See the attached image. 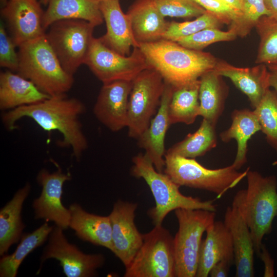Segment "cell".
<instances>
[{"label": "cell", "mask_w": 277, "mask_h": 277, "mask_svg": "<svg viewBox=\"0 0 277 277\" xmlns=\"http://www.w3.org/2000/svg\"><path fill=\"white\" fill-rule=\"evenodd\" d=\"M164 173L180 186L202 189L221 197L245 176L249 168L239 172L232 164L221 168H206L194 159L165 154Z\"/></svg>", "instance_id": "8992f818"}, {"label": "cell", "mask_w": 277, "mask_h": 277, "mask_svg": "<svg viewBox=\"0 0 277 277\" xmlns=\"http://www.w3.org/2000/svg\"><path fill=\"white\" fill-rule=\"evenodd\" d=\"M269 16L277 20V0H264Z\"/></svg>", "instance_id": "7bdbcfd3"}, {"label": "cell", "mask_w": 277, "mask_h": 277, "mask_svg": "<svg viewBox=\"0 0 277 277\" xmlns=\"http://www.w3.org/2000/svg\"><path fill=\"white\" fill-rule=\"evenodd\" d=\"M16 45L10 37L3 22L0 24V66L12 71H17L18 55L15 51Z\"/></svg>", "instance_id": "74e56055"}, {"label": "cell", "mask_w": 277, "mask_h": 277, "mask_svg": "<svg viewBox=\"0 0 277 277\" xmlns=\"http://www.w3.org/2000/svg\"><path fill=\"white\" fill-rule=\"evenodd\" d=\"M231 117L230 127L222 132L220 137L224 143L232 139L236 141L237 151L232 164L239 170L247 162L248 141L255 133L261 131V126L253 109H235L231 113Z\"/></svg>", "instance_id": "484cf974"}, {"label": "cell", "mask_w": 277, "mask_h": 277, "mask_svg": "<svg viewBox=\"0 0 277 277\" xmlns=\"http://www.w3.org/2000/svg\"><path fill=\"white\" fill-rule=\"evenodd\" d=\"M233 9L238 14V17L242 8L243 0H221ZM238 19V18H237Z\"/></svg>", "instance_id": "ee69618b"}, {"label": "cell", "mask_w": 277, "mask_h": 277, "mask_svg": "<svg viewBox=\"0 0 277 277\" xmlns=\"http://www.w3.org/2000/svg\"><path fill=\"white\" fill-rule=\"evenodd\" d=\"M18 47L17 73L50 97L67 95L73 86V75L63 68L46 33Z\"/></svg>", "instance_id": "277c9868"}, {"label": "cell", "mask_w": 277, "mask_h": 277, "mask_svg": "<svg viewBox=\"0 0 277 277\" xmlns=\"http://www.w3.org/2000/svg\"><path fill=\"white\" fill-rule=\"evenodd\" d=\"M48 243L41 258V263L49 259L58 260L67 277H90L104 263L102 254H86L70 243L63 229L54 226L48 237Z\"/></svg>", "instance_id": "7c38bea8"}, {"label": "cell", "mask_w": 277, "mask_h": 277, "mask_svg": "<svg viewBox=\"0 0 277 277\" xmlns=\"http://www.w3.org/2000/svg\"><path fill=\"white\" fill-rule=\"evenodd\" d=\"M253 110L261 131L269 145L277 152V91L269 89Z\"/></svg>", "instance_id": "d6a6232c"}, {"label": "cell", "mask_w": 277, "mask_h": 277, "mask_svg": "<svg viewBox=\"0 0 277 277\" xmlns=\"http://www.w3.org/2000/svg\"><path fill=\"white\" fill-rule=\"evenodd\" d=\"M255 28L260 37L255 63H277V20L269 16H263Z\"/></svg>", "instance_id": "1f68e13d"}, {"label": "cell", "mask_w": 277, "mask_h": 277, "mask_svg": "<svg viewBox=\"0 0 277 277\" xmlns=\"http://www.w3.org/2000/svg\"><path fill=\"white\" fill-rule=\"evenodd\" d=\"M100 0H49L43 15L45 30L53 23L64 19H82L95 26L103 24Z\"/></svg>", "instance_id": "d4e9b609"}, {"label": "cell", "mask_w": 277, "mask_h": 277, "mask_svg": "<svg viewBox=\"0 0 277 277\" xmlns=\"http://www.w3.org/2000/svg\"><path fill=\"white\" fill-rule=\"evenodd\" d=\"M263 16H269L264 0H243L240 15L230 28L235 30L238 36H246Z\"/></svg>", "instance_id": "e575fe53"}, {"label": "cell", "mask_w": 277, "mask_h": 277, "mask_svg": "<svg viewBox=\"0 0 277 277\" xmlns=\"http://www.w3.org/2000/svg\"><path fill=\"white\" fill-rule=\"evenodd\" d=\"M237 36L235 30L232 28H229L228 30L225 31L218 28H208L176 42L187 48L202 51L211 44L232 41Z\"/></svg>", "instance_id": "d590c367"}, {"label": "cell", "mask_w": 277, "mask_h": 277, "mask_svg": "<svg viewBox=\"0 0 277 277\" xmlns=\"http://www.w3.org/2000/svg\"><path fill=\"white\" fill-rule=\"evenodd\" d=\"M223 24L211 12L206 11L193 21L169 22L163 39L176 42L208 28H219Z\"/></svg>", "instance_id": "836d02e7"}, {"label": "cell", "mask_w": 277, "mask_h": 277, "mask_svg": "<svg viewBox=\"0 0 277 277\" xmlns=\"http://www.w3.org/2000/svg\"><path fill=\"white\" fill-rule=\"evenodd\" d=\"M2 6L4 7L7 3L8 0H0Z\"/></svg>", "instance_id": "bcb514c9"}, {"label": "cell", "mask_w": 277, "mask_h": 277, "mask_svg": "<svg viewBox=\"0 0 277 277\" xmlns=\"http://www.w3.org/2000/svg\"><path fill=\"white\" fill-rule=\"evenodd\" d=\"M96 26L82 19L56 21L49 27L46 36L61 65L73 74L84 64Z\"/></svg>", "instance_id": "9c48e42d"}, {"label": "cell", "mask_w": 277, "mask_h": 277, "mask_svg": "<svg viewBox=\"0 0 277 277\" xmlns=\"http://www.w3.org/2000/svg\"><path fill=\"white\" fill-rule=\"evenodd\" d=\"M103 84L117 80L133 81L142 71L150 68L137 47L128 56L122 55L93 37L85 63Z\"/></svg>", "instance_id": "8fae6325"}, {"label": "cell", "mask_w": 277, "mask_h": 277, "mask_svg": "<svg viewBox=\"0 0 277 277\" xmlns=\"http://www.w3.org/2000/svg\"><path fill=\"white\" fill-rule=\"evenodd\" d=\"M224 223L232 239L236 277L254 276L253 242L250 230L237 210L228 207Z\"/></svg>", "instance_id": "ffe728a7"}, {"label": "cell", "mask_w": 277, "mask_h": 277, "mask_svg": "<svg viewBox=\"0 0 277 277\" xmlns=\"http://www.w3.org/2000/svg\"><path fill=\"white\" fill-rule=\"evenodd\" d=\"M258 256H259L264 263V271L263 276H274V260L264 244L262 245L260 253Z\"/></svg>", "instance_id": "ab89813d"}, {"label": "cell", "mask_w": 277, "mask_h": 277, "mask_svg": "<svg viewBox=\"0 0 277 277\" xmlns=\"http://www.w3.org/2000/svg\"><path fill=\"white\" fill-rule=\"evenodd\" d=\"M269 72L270 87L277 91V63L266 65Z\"/></svg>", "instance_id": "b9f144b4"}, {"label": "cell", "mask_w": 277, "mask_h": 277, "mask_svg": "<svg viewBox=\"0 0 277 277\" xmlns=\"http://www.w3.org/2000/svg\"><path fill=\"white\" fill-rule=\"evenodd\" d=\"M137 205L117 201L109 215L112 227L113 253L122 261L125 268L131 262L143 241V234L134 222Z\"/></svg>", "instance_id": "5bb4252c"}, {"label": "cell", "mask_w": 277, "mask_h": 277, "mask_svg": "<svg viewBox=\"0 0 277 277\" xmlns=\"http://www.w3.org/2000/svg\"><path fill=\"white\" fill-rule=\"evenodd\" d=\"M53 228L46 222L33 232L22 234L14 252L10 255H4L1 259L0 276L15 277L23 260L45 242Z\"/></svg>", "instance_id": "4dcf8cb0"}, {"label": "cell", "mask_w": 277, "mask_h": 277, "mask_svg": "<svg viewBox=\"0 0 277 277\" xmlns=\"http://www.w3.org/2000/svg\"><path fill=\"white\" fill-rule=\"evenodd\" d=\"M154 1L164 17H197L206 11L193 0H154Z\"/></svg>", "instance_id": "8d00e7d4"}, {"label": "cell", "mask_w": 277, "mask_h": 277, "mask_svg": "<svg viewBox=\"0 0 277 277\" xmlns=\"http://www.w3.org/2000/svg\"><path fill=\"white\" fill-rule=\"evenodd\" d=\"M143 243L125 277H176L174 238L162 225L143 234Z\"/></svg>", "instance_id": "ba28073f"}, {"label": "cell", "mask_w": 277, "mask_h": 277, "mask_svg": "<svg viewBox=\"0 0 277 277\" xmlns=\"http://www.w3.org/2000/svg\"><path fill=\"white\" fill-rule=\"evenodd\" d=\"M85 110L84 104L76 98L67 95L50 97L36 104L10 110L3 114L2 121L10 131L15 129L16 122L24 117L33 120L45 131H58L63 136L62 145L70 147L74 156L79 159L88 147L80 121Z\"/></svg>", "instance_id": "6da1fadb"}, {"label": "cell", "mask_w": 277, "mask_h": 277, "mask_svg": "<svg viewBox=\"0 0 277 277\" xmlns=\"http://www.w3.org/2000/svg\"><path fill=\"white\" fill-rule=\"evenodd\" d=\"M31 185L27 183L19 189L13 198L0 210V255L8 251L10 247L17 243L22 235L25 225L22 221L23 203L28 196Z\"/></svg>", "instance_id": "4316f807"}, {"label": "cell", "mask_w": 277, "mask_h": 277, "mask_svg": "<svg viewBox=\"0 0 277 277\" xmlns=\"http://www.w3.org/2000/svg\"><path fill=\"white\" fill-rule=\"evenodd\" d=\"M71 179V175L61 168L52 173L45 169L39 171L36 180L42 190L32 204L35 219L53 222L63 230L69 227L70 212L62 204L61 198L64 184Z\"/></svg>", "instance_id": "4fadbf2b"}, {"label": "cell", "mask_w": 277, "mask_h": 277, "mask_svg": "<svg viewBox=\"0 0 277 277\" xmlns=\"http://www.w3.org/2000/svg\"><path fill=\"white\" fill-rule=\"evenodd\" d=\"M232 263L222 260L216 263L211 268L209 275L211 277H227Z\"/></svg>", "instance_id": "60d3db41"}, {"label": "cell", "mask_w": 277, "mask_h": 277, "mask_svg": "<svg viewBox=\"0 0 277 277\" xmlns=\"http://www.w3.org/2000/svg\"><path fill=\"white\" fill-rule=\"evenodd\" d=\"M214 70L218 75L229 78L235 87L248 97L253 109L270 88L269 72L265 64L242 68L217 60Z\"/></svg>", "instance_id": "d6986e66"}, {"label": "cell", "mask_w": 277, "mask_h": 277, "mask_svg": "<svg viewBox=\"0 0 277 277\" xmlns=\"http://www.w3.org/2000/svg\"><path fill=\"white\" fill-rule=\"evenodd\" d=\"M138 48L150 67L174 88L199 80L204 73L214 69L217 61L210 53L187 48L165 39L141 43Z\"/></svg>", "instance_id": "7a4b0ae2"}, {"label": "cell", "mask_w": 277, "mask_h": 277, "mask_svg": "<svg viewBox=\"0 0 277 277\" xmlns=\"http://www.w3.org/2000/svg\"><path fill=\"white\" fill-rule=\"evenodd\" d=\"M44 13L37 0H8L1 14L16 47L45 34Z\"/></svg>", "instance_id": "9a60e30c"}, {"label": "cell", "mask_w": 277, "mask_h": 277, "mask_svg": "<svg viewBox=\"0 0 277 277\" xmlns=\"http://www.w3.org/2000/svg\"><path fill=\"white\" fill-rule=\"evenodd\" d=\"M215 125L205 119L196 131L170 147L165 153L194 159L204 155L217 145Z\"/></svg>", "instance_id": "f546056e"}, {"label": "cell", "mask_w": 277, "mask_h": 277, "mask_svg": "<svg viewBox=\"0 0 277 277\" xmlns=\"http://www.w3.org/2000/svg\"><path fill=\"white\" fill-rule=\"evenodd\" d=\"M179 224L174 238L176 277H195L202 236L215 221L216 212L180 208L174 210Z\"/></svg>", "instance_id": "52a82bcc"}, {"label": "cell", "mask_w": 277, "mask_h": 277, "mask_svg": "<svg viewBox=\"0 0 277 277\" xmlns=\"http://www.w3.org/2000/svg\"><path fill=\"white\" fill-rule=\"evenodd\" d=\"M165 87L161 75L149 68L132 81L129 97L128 125L129 137L137 139L157 112Z\"/></svg>", "instance_id": "30bf717a"}, {"label": "cell", "mask_w": 277, "mask_h": 277, "mask_svg": "<svg viewBox=\"0 0 277 277\" xmlns=\"http://www.w3.org/2000/svg\"><path fill=\"white\" fill-rule=\"evenodd\" d=\"M201 244L196 277H207L212 266L225 260L234 264L231 234L224 222L214 221L206 230Z\"/></svg>", "instance_id": "44dd1931"}, {"label": "cell", "mask_w": 277, "mask_h": 277, "mask_svg": "<svg viewBox=\"0 0 277 277\" xmlns=\"http://www.w3.org/2000/svg\"><path fill=\"white\" fill-rule=\"evenodd\" d=\"M205 10L217 16L223 24L229 25L238 18V14L221 0H193Z\"/></svg>", "instance_id": "f35d334b"}, {"label": "cell", "mask_w": 277, "mask_h": 277, "mask_svg": "<svg viewBox=\"0 0 277 277\" xmlns=\"http://www.w3.org/2000/svg\"><path fill=\"white\" fill-rule=\"evenodd\" d=\"M127 14L138 44L163 39L169 24L154 0H135L129 7Z\"/></svg>", "instance_id": "7402d4cb"}, {"label": "cell", "mask_w": 277, "mask_h": 277, "mask_svg": "<svg viewBox=\"0 0 277 277\" xmlns=\"http://www.w3.org/2000/svg\"><path fill=\"white\" fill-rule=\"evenodd\" d=\"M173 90L174 87L165 82L157 111L148 128L137 139L138 147L145 150V154L152 162L155 169L160 172H163L165 165V138L171 125L169 106Z\"/></svg>", "instance_id": "e0dca14e"}, {"label": "cell", "mask_w": 277, "mask_h": 277, "mask_svg": "<svg viewBox=\"0 0 277 277\" xmlns=\"http://www.w3.org/2000/svg\"><path fill=\"white\" fill-rule=\"evenodd\" d=\"M132 174L142 178L149 186L155 205L148 211L155 225H162L167 214L180 208L203 209L216 212L213 200L203 201L198 197L186 196L180 191V185L165 173L157 171L145 154L139 153L132 159Z\"/></svg>", "instance_id": "5b68a950"}, {"label": "cell", "mask_w": 277, "mask_h": 277, "mask_svg": "<svg viewBox=\"0 0 277 277\" xmlns=\"http://www.w3.org/2000/svg\"><path fill=\"white\" fill-rule=\"evenodd\" d=\"M49 0H41V2L44 5H48Z\"/></svg>", "instance_id": "f6af8a7d"}, {"label": "cell", "mask_w": 277, "mask_h": 277, "mask_svg": "<svg viewBox=\"0 0 277 277\" xmlns=\"http://www.w3.org/2000/svg\"><path fill=\"white\" fill-rule=\"evenodd\" d=\"M247 187L234 195L231 206L247 225L259 256L264 237L272 228L277 216V180L275 176H263L256 171H247Z\"/></svg>", "instance_id": "3957f363"}, {"label": "cell", "mask_w": 277, "mask_h": 277, "mask_svg": "<svg viewBox=\"0 0 277 277\" xmlns=\"http://www.w3.org/2000/svg\"><path fill=\"white\" fill-rule=\"evenodd\" d=\"M100 10L105 22L107 31L101 41L118 53L128 56L131 48L139 46L135 40L128 15L121 9L119 0H102Z\"/></svg>", "instance_id": "ac0fdd59"}, {"label": "cell", "mask_w": 277, "mask_h": 277, "mask_svg": "<svg viewBox=\"0 0 277 277\" xmlns=\"http://www.w3.org/2000/svg\"><path fill=\"white\" fill-rule=\"evenodd\" d=\"M200 79L174 88L169 106L171 125L178 123L190 125L200 116Z\"/></svg>", "instance_id": "f1b7e54d"}, {"label": "cell", "mask_w": 277, "mask_h": 277, "mask_svg": "<svg viewBox=\"0 0 277 277\" xmlns=\"http://www.w3.org/2000/svg\"><path fill=\"white\" fill-rule=\"evenodd\" d=\"M100 1H102V0H100Z\"/></svg>", "instance_id": "7dc6e473"}, {"label": "cell", "mask_w": 277, "mask_h": 277, "mask_svg": "<svg viewBox=\"0 0 277 277\" xmlns=\"http://www.w3.org/2000/svg\"><path fill=\"white\" fill-rule=\"evenodd\" d=\"M69 227L80 239L104 247L113 252L112 227L109 216L95 215L84 210L78 204L69 207Z\"/></svg>", "instance_id": "603a6c76"}, {"label": "cell", "mask_w": 277, "mask_h": 277, "mask_svg": "<svg viewBox=\"0 0 277 277\" xmlns=\"http://www.w3.org/2000/svg\"><path fill=\"white\" fill-rule=\"evenodd\" d=\"M132 81L117 80L103 84L93 108L96 118L113 132L128 125L129 97Z\"/></svg>", "instance_id": "2e32d148"}, {"label": "cell", "mask_w": 277, "mask_h": 277, "mask_svg": "<svg viewBox=\"0 0 277 277\" xmlns=\"http://www.w3.org/2000/svg\"><path fill=\"white\" fill-rule=\"evenodd\" d=\"M50 97L31 81L10 70L0 73V108H14L39 103Z\"/></svg>", "instance_id": "cb8c5ba5"}, {"label": "cell", "mask_w": 277, "mask_h": 277, "mask_svg": "<svg viewBox=\"0 0 277 277\" xmlns=\"http://www.w3.org/2000/svg\"><path fill=\"white\" fill-rule=\"evenodd\" d=\"M221 77L213 69L200 78V116L215 126L224 111L227 96Z\"/></svg>", "instance_id": "83f0119b"}]
</instances>
